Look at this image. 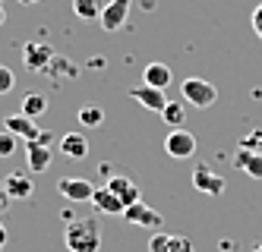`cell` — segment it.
I'll list each match as a JSON object with an SVG mask.
<instances>
[{
  "label": "cell",
  "mask_w": 262,
  "mask_h": 252,
  "mask_svg": "<svg viewBox=\"0 0 262 252\" xmlns=\"http://www.w3.org/2000/svg\"><path fill=\"white\" fill-rule=\"evenodd\" d=\"M234 167L243 170L253 180H262V154L256 148H240L237 145V151H234Z\"/></svg>",
  "instance_id": "cell-12"
},
{
  "label": "cell",
  "mask_w": 262,
  "mask_h": 252,
  "mask_svg": "<svg viewBox=\"0 0 262 252\" xmlns=\"http://www.w3.org/2000/svg\"><path fill=\"white\" fill-rule=\"evenodd\" d=\"M164 151L171 154L174 161H186L196 154V135L190 129H171L164 139Z\"/></svg>",
  "instance_id": "cell-3"
},
{
  "label": "cell",
  "mask_w": 262,
  "mask_h": 252,
  "mask_svg": "<svg viewBox=\"0 0 262 252\" xmlns=\"http://www.w3.org/2000/svg\"><path fill=\"white\" fill-rule=\"evenodd\" d=\"M193 186H196L199 192H205V196H221V192H224V177H218L212 167L199 164V167L193 170Z\"/></svg>",
  "instance_id": "cell-11"
},
{
  "label": "cell",
  "mask_w": 262,
  "mask_h": 252,
  "mask_svg": "<svg viewBox=\"0 0 262 252\" xmlns=\"http://www.w3.org/2000/svg\"><path fill=\"white\" fill-rule=\"evenodd\" d=\"M60 151L67 154L70 161H82L85 154H89V139L82 132H67L63 139H60Z\"/></svg>",
  "instance_id": "cell-16"
},
{
  "label": "cell",
  "mask_w": 262,
  "mask_h": 252,
  "mask_svg": "<svg viewBox=\"0 0 262 252\" xmlns=\"http://www.w3.org/2000/svg\"><path fill=\"white\" fill-rule=\"evenodd\" d=\"M63 243H67L70 252H98L101 249L98 218H73L63 230Z\"/></svg>",
  "instance_id": "cell-1"
},
{
  "label": "cell",
  "mask_w": 262,
  "mask_h": 252,
  "mask_svg": "<svg viewBox=\"0 0 262 252\" xmlns=\"http://www.w3.org/2000/svg\"><path fill=\"white\" fill-rule=\"evenodd\" d=\"M7 22V13H4V4H0V26Z\"/></svg>",
  "instance_id": "cell-31"
},
{
  "label": "cell",
  "mask_w": 262,
  "mask_h": 252,
  "mask_svg": "<svg viewBox=\"0 0 262 252\" xmlns=\"http://www.w3.org/2000/svg\"><path fill=\"white\" fill-rule=\"evenodd\" d=\"M107 189L114 192V196H117L123 205H136V202H142V199H139V186L129 180V177H123V173H114V177L107 180Z\"/></svg>",
  "instance_id": "cell-13"
},
{
  "label": "cell",
  "mask_w": 262,
  "mask_h": 252,
  "mask_svg": "<svg viewBox=\"0 0 262 252\" xmlns=\"http://www.w3.org/2000/svg\"><path fill=\"white\" fill-rule=\"evenodd\" d=\"M253 252H262V246H256V249H253Z\"/></svg>",
  "instance_id": "cell-32"
},
{
  "label": "cell",
  "mask_w": 262,
  "mask_h": 252,
  "mask_svg": "<svg viewBox=\"0 0 262 252\" xmlns=\"http://www.w3.org/2000/svg\"><path fill=\"white\" fill-rule=\"evenodd\" d=\"M16 148H19V139H16L13 132L7 129H0V158H13Z\"/></svg>",
  "instance_id": "cell-22"
},
{
  "label": "cell",
  "mask_w": 262,
  "mask_h": 252,
  "mask_svg": "<svg viewBox=\"0 0 262 252\" xmlns=\"http://www.w3.org/2000/svg\"><path fill=\"white\" fill-rule=\"evenodd\" d=\"M180 95H183V104H190V107H212L218 101V88L209 82V79H199V76H190V79H183L180 82Z\"/></svg>",
  "instance_id": "cell-2"
},
{
  "label": "cell",
  "mask_w": 262,
  "mask_h": 252,
  "mask_svg": "<svg viewBox=\"0 0 262 252\" xmlns=\"http://www.w3.org/2000/svg\"><path fill=\"white\" fill-rule=\"evenodd\" d=\"M57 192L67 202H92L95 186H92L85 177H63V180H57Z\"/></svg>",
  "instance_id": "cell-7"
},
{
  "label": "cell",
  "mask_w": 262,
  "mask_h": 252,
  "mask_svg": "<svg viewBox=\"0 0 262 252\" xmlns=\"http://www.w3.org/2000/svg\"><path fill=\"white\" fill-rule=\"evenodd\" d=\"M171 79H174V73H171V66H164V63H148L142 70V82L152 85V88H167Z\"/></svg>",
  "instance_id": "cell-17"
},
{
  "label": "cell",
  "mask_w": 262,
  "mask_h": 252,
  "mask_svg": "<svg viewBox=\"0 0 262 252\" xmlns=\"http://www.w3.org/2000/svg\"><path fill=\"white\" fill-rule=\"evenodd\" d=\"M240 148H256L262 154V132H253L250 139H240Z\"/></svg>",
  "instance_id": "cell-26"
},
{
  "label": "cell",
  "mask_w": 262,
  "mask_h": 252,
  "mask_svg": "<svg viewBox=\"0 0 262 252\" xmlns=\"http://www.w3.org/2000/svg\"><path fill=\"white\" fill-rule=\"evenodd\" d=\"M48 110V98H45V95L41 91H29L26 95V98H23V110L19 113H26V117H41V113Z\"/></svg>",
  "instance_id": "cell-20"
},
{
  "label": "cell",
  "mask_w": 262,
  "mask_h": 252,
  "mask_svg": "<svg viewBox=\"0 0 262 252\" xmlns=\"http://www.w3.org/2000/svg\"><path fill=\"white\" fill-rule=\"evenodd\" d=\"M26 161H29V170L32 173H41L51 167L54 154H51V145H41V142H26Z\"/></svg>",
  "instance_id": "cell-14"
},
{
  "label": "cell",
  "mask_w": 262,
  "mask_h": 252,
  "mask_svg": "<svg viewBox=\"0 0 262 252\" xmlns=\"http://www.w3.org/2000/svg\"><path fill=\"white\" fill-rule=\"evenodd\" d=\"M164 252H196V246H193L190 237H171V243H167Z\"/></svg>",
  "instance_id": "cell-24"
},
{
  "label": "cell",
  "mask_w": 262,
  "mask_h": 252,
  "mask_svg": "<svg viewBox=\"0 0 262 252\" xmlns=\"http://www.w3.org/2000/svg\"><path fill=\"white\" fill-rule=\"evenodd\" d=\"M253 32H256V35L262 38V4H259V7L253 10Z\"/></svg>",
  "instance_id": "cell-27"
},
{
  "label": "cell",
  "mask_w": 262,
  "mask_h": 252,
  "mask_svg": "<svg viewBox=\"0 0 262 252\" xmlns=\"http://www.w3.org/2000/svg\"><path fill=\"white\" fill-rule=\"evenodd\" d=\"M129 98H133L139 107H145V110H152V113H161L164 107H167V95H164V88H152V85H133L129 88Z\"/></svg>",
  "instance_id": "cell-6"
},
{
  "label": "cell",
  "mask_w": 262,
  "mask_h": 252,
  "mask_svg": "<svg viewBox=\"0 0 262 252\" xmlns=\"http://www.w3.org/2000/svg\"><path fill=\"white\" fill-rule=\"evenodd\" d=\"M54 60V48L51 44H45V41H29L26 48H23V63L32 70V73H41V70H48V63Z\"/></svg>",
  "instance_id": "cell-9"
},
{
  "label": "cell",
  "mask_w": 262,
  "mask_h": 252,
  "mask_svg": "<svg viewBox=\"0 0 262 252\" xmlns=\"http://www.w3.org/2000/svg\"><path fill=\"white\" fill-rule=\"evenodd\" d=\"M171 237H174V234H164V230H155V234L148 237V252H164V249H167V243H171Z\"/></svg>",
  "instance_id": "cell-23"
},
{
  "label": "cell",
  "mask_w": 262,
  "mask_h": 252,
  "mask_svg": "<svg viewBox=\"0 0 262 252\" xmlns=\"http://www.w3.org/2000/svg\"><path fill=\"white\" fill-rule=\"evenodd\" d=\"M101 10H104L101 0H73V13H76L79 19H85V22L101 19Z\"/></svg>",
  "instance_id": "cell-18"
},
{
  "label": "cell",
  "mask_w": 262,
  "mask_h": 252,
  "mask_svg": "<svg viewBox=\"0 0 262 252\" xmlns=\"http://www.w3.org/2000/svg\"><path fill=\"white\" fill-rule=\"evenodd\" d=\"M23 7H35V4H41V0H19Z\"/></svg>",
  "instance_id": "cell-30"
},
{
  "label": "cell",
  "mask_w": 262,
  "mask_h": 252,
  "mask_svg": "<svg viewBox=\"0 0 262 252\" xmlns=\"http://www.w3.org/2000/svg\"><path fill=\"white\" fill-rule=\"evenodd\" d=\"M4 189H7V196L13 202H19V199H29L35 192V180L29 177V173H23V170H13V173L4 177Z\"/></svg>",
  "instance_id": "cell-10"
},
{
  "label": "cell",
  "mask_w": 262,
  "mask_h": 252,
  "mask_svg": "<svg viewBox=\"0 0 262 252\" xmlns=\"http://www.w3.org/2000/svg\"><path fill=\"white\" fill-rule=\"evenodd\" d=\"M7 240H10V230H7V224H4V221H0V249L7 246Z\"/></svg>",
  "instance_id": "cell-29"
},
{
  "label": "cell",
  "mask_w": 262,
  "mask_h": 252,
  "mask_svg": "<svg viewBox=\"0 0 262 252\" xmlns=\"http://www.w3.org/2000/svg\"><path fill=\"white\" fill-rule=\"evenodd\" d=\"M129 7H133V0H107L104 10H101V29L104 32H120L126 26V19H129Z\"/></svg>",
  "instance_id": "cell-5"
},
{
  "label": "cell",
  "mask_w": 262,
  "mask_h": 252,
  "mask_svg": "<svg viewBox=\"0 0 262 252\" xmlns=\"http://www.w3.org/2000/svg\"><path fill=\"white\" fill-rule=\"evenodd\" d=\"M161 117H164V123H167V126L180 129V126H183V120H186V104H183V101H167V107L161 110Z\"/></svg>",
  "instance_id": "cell-21"
},
{
  "label": "cell",
  "mask_w": 262,
  "mask_h": 252,
  "mask_svg": "<svg viewBox=\"0 0 262 252\" xmlns=\"http://www.w3.org/2000/svg\"><path fill=\"white\" fill-rule=\"evenodd\" d=\"M76 120H79V126H85V129H98V126L104 123V110H101L98 104H82L79 113H76Z\"/></svg>",
  "instance_id": "cell-19"
},
{
  "label": "cell",
  "mask_w": 262,
  "mask_h": 252,
  "mask_svg": "<svg viewBox=\"0 0 262 252\" xmlns=\"http://www.w3.org/2000/svg\"><path fill=\"white\" fill-rule=\"evenodd\" d=\"M92 205H95V211H101V215H123V211H126V205H123L107 186H104V189H95Z\"/></svg>",
  "instance_id": "cell-15"
},
{
  "label": "cell",
  "mask_w": 262,
  "mask_h": 252,
  "mask_svg": "<svg viewBox=\"0 0 262 252\" xmlns=\"http://www.w3.org/2000/svg\"><path fill=\"white\" fill-rule=\"evenodd\" d=\"M4 129L13 132L16 139H23V142H38L41 139V126H35L32 117H26V113H10V117L4 120Z\"/></svg>",
  "instance_id": "cell-8"
},
{
  "label": "cell",
  "mask_w": 262,
  "mask_h": 252,
  "mask_svg": "<svg viewBox=\"0 0 262 252\" xmlns=\"http://www.w3.org/2000/svg\"><path fill=\"white\" fill-rule=\"evenodd\" d=\"M13 85H16V76H13V70H10V66H0V95L13 91Z\"/></svg>",
  "instance_id": "cell-25"
},
{
  "label": "cell",
  "mask_w": 262,
  "mask_h": 252,
  "mask_svg": "<svg viewBox=\"0 0 262 252\" xmlns=\"http://www.w3.org/2000/svg\"><path fill=\"white\" fill-rule=\"evenodd\" d=\"M10 202H13V199L7 196V189H4V180H0V215H4V211L10 208Z\"/></svg>",
  "instance_id": "cell-28"
},
{
  "label": "cell",
  "mask_w": 262,
  "mask_h": 252,
  "mask_svg": "<svg viewBox=\"0 0 262 252\" xmlns=\"http://www.w3.org/2000/svg\"><path fill=\"white\" fill-rule=\"evenodd\" d=\"M123 221L129 224V227H145V230H161L164 227V218L158 215L155 208H148L145 202H136V205H126V211H123Z\"/></svg>",
  "instance_id": "cell-4"
}]
</instances>
